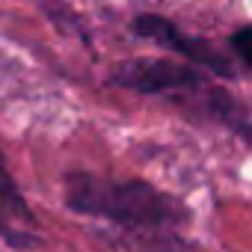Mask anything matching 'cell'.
Here are the masks:
<instances>
[{
    "label": "cell",
    "mask_w": 252,
    "mask_h": 252,
    "mask_svg": "<svg viewBox=\"0 0 252 252\" xmlns=\"http://www.w3.org/2000/svg\"><path fill=\"white\" fill-rule=\"evenodd\" d=\"M228 54L252 71V21L240 24L228 33Z\"/></svg>",
    "instance_id": "5b68a950"
},
{
    "label": "cell",
    "mask_w": 252,
    "mask_h": 252,
    "mask_svg": "<svg viewBox=\"0 0 252 252\" xmlns=\"http://www.w3.org/2000/svg\"><path fill=\"white\" fill-rule=\"evenodd\" d=\"M128 30L143 39V42H152L158 45L160 51L178 57V60H187L199 68H205L208 74H214L217 80H237V68H234V60H228V54H222L214 42H208L205 36H193L187 30H181L172 18L166 15H158V12H140L131 18Z\"/></svg>",
    "instance_id": "3957f363"
},
{
    "label": "cell",
    "mask_w": 252,
    "mask_h": 252,
    "mask_svg": "<svg viewBox=\"0 0 252 252\" xmlns=\"http://www.w3.org/2000/svg\"><path fill=\"white\" fill-rule=\"evenodd\" d=\"M63 202L77 217L113 225L143 252H196L187 237L190 208L146 178L71 169L63 175Z\"/></svg>",
    "instance_id": "6da1fadb"
},
{
    "label": "cell",
    "mask_w": 252,
    "mask_h": 252,
    "mask_svg": "<svg viewBox=\"0 0 252 252\" xmlns=\"http://www.w3.org/2000/svg\"><path fill=\"white\" fill-rule=\"evenodd\" d=\"M0 243L15 252H39L45 249V234L39 217L33 214L27 196L21 193L9 160L0 146Z\"/></svg>",
    "instance_id": "277c9868"
},
{
    "label": "cell",
    "mask_w": 252,
    "mask_h": 252,
    "mask_svg": "<svg viewBox=\"0 0 252 252\" xmlns=\"http://www.w3.org/2000/svg\"><path fill=\"white\" fill-rule=\"evenodd\" d=\"M107 83L116 89H128L137 95H152V98H166L178 110H184L190 119L202 110L205 98L211 95L214 74L205 68L178 60V57H134L122 60L110 68Z\"/></svg>",
    "instance_id": "7a4b0ae2"
}]
</instances>
